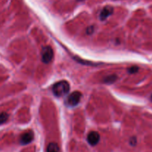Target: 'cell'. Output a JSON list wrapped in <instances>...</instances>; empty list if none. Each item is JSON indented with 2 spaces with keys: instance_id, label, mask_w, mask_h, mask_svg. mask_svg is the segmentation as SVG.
<instances>
[{
  "instance_id": "obj_11",
  "label": "cell",
  "mask_w": 152,
  "mask_h": 152,
  "mask_svg": "<svg viewBox=\"0 0 152 152\" xmlns=\"http://www.w3.org/2000/svg\"><path fill=\"white\" fill-rule=\"evenodd\" d=\"M137 143V139L135 137H132L130 140V144L132 145H134Z\"/></svg>"
},
{
  "instance_id": "obj_10",
  "label": "cell",
  "mask_w": 152,
  "mask_h": 152,
  "mask_svg": "<svg viewBox=\"0 0 152 152\" xmlns=\"http://www.w3.org/2000/svg\"><path fill=\"white\" fill-rule=\"evenodd\" d=\"M139 68L137 66H132L130 68H129V72L130 74H135L136 72H137Z\"/></svg>"
},
{
  "instance_id": "obj_14",
  "label": "cell",
  "mask_w": 152,
  "mask_h": 152,
  "mask_svg": "<svg viewBox=\"0 0 152 152\" xmlns=\"http://www.w3.org/2000/svg\"><path fill=\"white\" fill-rule=\"evenodd\" d=\"M151 100H152V96H151Z\"/></svg>"
},
{
  "instance_id": "obj_5",
  "label": "cell",
  "mask_w": 152,
  "mask_h": 152,
  "mask_svg": "<svg viewBox=\"0 0 152 152\" xmlns=\"http://www.w3.org/2000/svg\"><path fill=\"white\" fill-rule=\"evenodd\" d=\"M34 132L29 131V132H27L25 133H24L23 134H22L20 137V143L22 145H27V144H29L30 142H31L34 140Z\"/></svg>"
},
{
  "instance_id": "obj_3",
  "label": "cell",
  "mask_w": 152,
  "mask_h": 152,
  "mask_svg": "<svg viewBox=\"0 0 152 152\" xmlns=\"http://www.w3.org/2000/svg\"><path fill=\"white\" fill-rule=\"evenodd\" d=\"M53 52L50 46H46L42 49V60L44 63L48 64L53 59Z\"/></svg>"
},
{
  "instance_id": "obj_1",
  "label": "cell",
  "mask_w": 152,
  "mask_h": 152,
  "mask_svg": "<svg viewBox=\"0 0 152 152\" xmlns=\"http://www.w3.org/2000/svg\"><path fill=\"white\" fill-rule=\"evenodd\" d=\"M70 91V85L65 80L57 82L55 83L52 87V91L53 94L57 97L65 96V94L69 92Z\"/></svg>"
},
{
  "instance_id": "obj_12",
  "label": "cell",
  "mask_w": 152,
  "mask_h": 152,
  "mask_svg": "<svg viewBox=\"0 0 152 152\" xmlns=\"http://www.w3.org/2000/svg\"><path fill=\"white\" fill-rule=\"evenodd\" d=\"M93 31H94L93 27H92V26L91 27H89V28L87 29V34H91L92 32H93Z\"/></svg>"
},
{
  "instance_id": "obj_8",
  "label": "cell",
  "mask_w": 152,
  "mask_h": 152,
  "mask_svg": "<svg viewBox=\"0 0 152 152\" xmlns=\"http://www.w3.org/2000/svg\"><path fill=\"white\" fill-rule=\"evenodd\" d=\"M117 77L116 75H109L104 78L103 82L107 84H111V83H114L117 80Z\"/></svg>"
},
{
  "instance_id": "obj_4",
  "label": "cell",
  "mask_w": 152,
  "mask_h": 152,
  "mask_svg": "<svg viewBox=\"0 0 152 152\" xmlns=\"http://www.w3.org/2000/svg\"><path fill=\"white\" fill-rule=\"evenodd\" d=\"M113 10H114V8L111 6L107 5L104 7L99 13V19L101 21H105L112 14Z\"/></svg>"
},
{
  "instance_id": "obj_13",
  "label": "cell",
  "mask_w": 152,
  "mask_h": 152,
  "mask_svg": "<svg viewBox=\"0 0 152 152\" xmlns=\"http://www.w3.org/2000/svg\"><path fill=\"white\" fill-rule=\"evenodd\" d=\"M78 1H83V0H78Z\"/></svg>"
},
{
  "instance_id": "obj_2",
  "label": "cell",
  "mask_w": 152,
  "mask_h": 152,
  "mask_svg": "<svg viewBox=\"0 0 152 152\" xmlns=\"http://www.w3.org/2000/svg\"><path fill=\"white\" fill-rule=\"evenodd\" d=\"M82 97V94L80 91H74L68 96L66 100L67 105L70 106H76L80 102Z\"/></svg>"
},
{
  "instance_id": "obj_6",
  "label": "cell",
  "mask_w": 152,
  "mask_h": 152,
  "mask_svg": "<svg viewBox=\"0 0 152 152\" xmlns=\"http://www.w3.org/2000/svg\"><path fill=\"white\" fill-rule=\"evenodd\" d=\"M100 137L98 132H91L88 134L87 140L88 143L91 145H96L99 142Z\"/></svg>"
},
{
  "instance_id": "obj_7",
  "label": "cell",
  "mask_w": 152,
  "mask_h": 152,
  "mask_svg": "<svg viewBox=\"0 0 152 152\" xmlns=\"http://www.w3.org/2000/svg\"><path fill=\"white\" fill-rule=\"evenodd\" d=\"M59 145L56 142H50L47 147V152H59Z\"/></svg>"
},
{
  "instance_id": "obj_9",
  "label": "cell",
  "mask_w": 152,
  "mask_h": 152,
  "mask_svg": "<svg viewBox=\"0 0 152 152\" xmlns=\"http://www.w3.org/2000/svg\"><path fill=\"white\" fill-rule=\"evenodd\" d=\"M8 120V114L5 112H2L0 114V125L3 124Z\"/></svg>"
}]
</instances>
